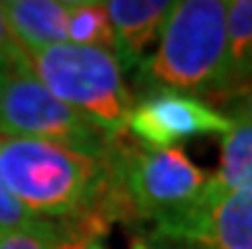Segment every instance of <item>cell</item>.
<instances>
[{
    "label": "cell",
    "mask_w": 252,
    "mask_h": 249,
    "mask_svg": "<svg viewBox=\"0 0 252 249\" xmlns=\"http://www.w3.org/2000/svg\"><path fill=\"white\" fill-rule=\"evenodd\" d=\"M0 133L69 145L99 158L117 142L56 99L31 71H13L0 79Z\"/></svg>",
    "instance_id": "obj_5"
},
{
    "label": "cell",
    "mask_w": 252,
    "mask_h": 249,
    "mask_svg": "<svg viewBox=\"0 0 252 249\" xmlns=\"http://www.w3.org/2000/svg\"><path fill=\"white\" fill-rule=\"evenodd\" d=\"M28 71L110 140H120L127 133L135 99L123 79V64L112 51L59 43L28 51Z\"/></svg>",
    "instance_id": "obj_3"
},
{
    "label": "cell",
    "mask_w": 252,
    "mask_h": 249,
    "mask_svg": "<svg viewBox=\"0 0 252 249\" xmlns=\"http://www.w3.org/2000/svg\"><path fill=\"white\" fill-rule=\"evenodd\" d=\"M38 216H33L28 209H23L21 203L10 196L8 186L0 175V229H10V226H23V224H31L36 221Z\"/></svg>",
    "instance_id": "obj_15"
},
{
    "label": "cell",
    "mask_w": 252,
    "mask_h": 249,
    "mask_svg": "<svg viewBox=\"0 0 252 249\" xmlns=\"http://www.w3.org/2000/svg\"><path fill=\"white\" fill-rule=\"evenodd\" d=\"M107 18L115 33V56L125 64H145V54L166 26L171 0H107Z\"/></svg>",
    "instance_id": "obj_8"
},
{
    "label": "cell",
    "mask_w": 252,
    "mask_h": 249,
    "mask_svg": "<svg viewBox=\"0 0 252 249\" xmlns=\"http://www.w3.org/2000/svg\"><path fill=\"white\" fill-rule=\"evenodd\" d=\"M229 127L232 117L219 107L168 86H160L135 102L127 120V133L148 150L179 148V142L191 138H221Z\"/></svg>",
    "instance_id": "obj_6"
},
{
    "label": "cell",
    "mask_w": 252,
    "mask_h": 249,
    "mask_svg": "<svg viewBox=\"0 0 252 249\" xmlns=\"http://www.w3.org/2000/svg\"><path fill=\"white\" fill-rule=\"evenodd\" d=\"M145 71L168 89L221 99L232 86L227 3L179 0L158 36Z\"/></svg>",
    "instance_id": "obj_2"
},
{
    "label": "cell",
    "mask_w": 252,
    "mask_h": 249,
    "mask_svg": "<svg viewBox=\"0 0 252 249\" xmlns=\"http://www.w3.org/2000/svg\"><path fill=\"white\" fill-rule=\"evenodd\" d=\"M209 186L217 191H240L252 186V125L245 120H234L232 127L221 135L219 168L209 175Z\"/></svg>",
    "instance_id": "obj_10"
},
{
    "label": "cell",
    "mask_w": 252,
    "mask_h": 249,
    "mask_svg": "<svg viewBox=\"0 0 252 249\" xmlns=\"http://www.w3.org/2000/svg\"><path fill=\"white\" fill-rule=\"evenodd\" d=\"M84 249H105V244H99V242H90Z\"/></svg>",
    "instance_id": "obj_19"
},
{
    "label": "cell",
    "mask_w": 252,
    "mask_h": 249,
    "mask_svg": "<svg viewBox=\"0 0 252 249\" xmlns=\"http://www.w3.org/2000/svg\"><path fill=\"white\" fill-rule=\"evenodd\" d=\"M66 43L105 49L115 54V33L105 3H99V0H69Z\"/></svg>",
    "instance_id": "obj_11"
},
{
    "label": "cell",
    "mask_w": 252,
    "mask_h": 249,
    "mask_svg": "<svg viewBox=\"0 0 252 249\" xmlns=\"http://www.w3.org/2000/svg\"><path fill=\"white\" fill-rule=\"evenodd\" d=\"M3 13L26 51L66 43L69 0H5Z\"/></svg>",
    "instance_id": "obj_9"
},
{
    "label": "cell",
    "mask_w": 252,
    "mask_h": 249,
    "mask_svg": "<svg viewBox=\"0 0 252 249\" xmlns=\"http://www.w3.org/2000/svg\"><path fill=\"white\" fill-rule=\"evenodd\" d=\"M0 249H84L69 231L46 219H36L23 226L0 229Z\"/></svg>",
    "instance_id": "obj_13"
},
{
    "label": "cell",
    "mask_w": 252,
    "mask_h": 249,
    "mask_svg": "<svg viewBox=\"0 0 252 249\" xmlns=\"http://www.w3.org/2000/svg\"><path fill=\"white\" fill-rule=\"evenodd\" d=\"M13 71H16V69L10 66V61H5V58L0 56V77H5V74H13Z\"/></svg>",
    "instance_id": "obj_17"
},
{
    "label": "cell",
    "mask_w": 252,
    "mask_h": 249,
    "mask_svg": "<svg viewBox=\"0 0 252 249\" xmlns=\"http://www.w3.org/2000/svg\"><path fill=\"white\" fill-rule=\"evenodd\" d=\"M156 234L196 249H252V186L224 194L206 181L194 206Z\"/></svg>",
    "instance_id": "obj_7"
},
{
    "label": "cell",
    "mask_w": 252,
    "mask_h": 249,
    "mask_svg": "<svg viewBox=\"0 0 252 249\" xmlns=\"http://www.w3.org/2000/svg\"><path fill=\"white\" fill-rule=\"evenodd\" d=\"M0 175L10 196L46 221L82 219L87 231H99L92 216L130 211L110 153L99 158L49 140L0 135Z\"/></svg>",
    "instance_id": "obj_1"
},
{
    "label": "cell",
    "mask_w": 252,
    "mask_h": 249,
    "mask_svg": "<svg viewBox=\"0 0 252 249\" xmlns=\"http://www.w3.org/2000/svg\"><path fill=\"white\" fill-rule=\"evenodd\" d=\"M0 79H3V77H0ZM0 135H3V133H0Z\"/></svg>",
    "instance_id": "obj_20"
},
{
    "label": "cell",
    "mask_w": 252,
    "mask_h": 249,
    "mask_svg": "<svg viewBox=\"0 0 252 249\" xmlns=\"http://www.w3.org/2000/svg\"><path fill=\"white\" fill-rule=\"evenodd\" d=\"M130 249H153L151 244H148L145 239H132V244H130Z\"/></svg>",
    "instance_id": "obj_18"
},
{
    "label": "cell",
    "mask_w": 252,
    "mask_h": 249,
    "mask_svg": "<svg viewBox=\"0 0 252 249\" xmlns=\"http://www.w3.org/2000/svg\"><path fill=\"white\" fill-rule=\"evenodd\" d=\"M227 41L232 86H237L252 77V0H229L227 3Z\"/></svg>",
    "instance_id": "obj_12"
},
{
    "label": "cell",
    "mask_w": 252,
    "mask_h": 249,
    "mask_svg": "<svg viewBox=\"0 0 252 249\" xmlns=\"http://www.w3.org/2000/svg\"><path fill=\"white\" fill-rule=\"evenodd\" d=\"M219 102L232 112L229 117H234V120H245V122L252 125V77L240 82L237 86H232Z\"/></svg>",
    "instance_id": "obj_16"
},
{
    "label": "cell",
    "mask_w": 252,
    "mask_h": 249,
    "mask_svg": "<svg viewBox=\"0 0 252 249\" xmlns=\"http://www.w3.org/2000/svg\"><path fill=\"white\" fill-rule=\"evenodd\" d=\"M112 168L132 214L163 226L199 201L209 173L181 148H125L117 140L110 150Z\"/></svg>",
    "instance_id": "obj_4"
},
{
    "label": "cell",
    "mask_w": 252,
    "mask_h": 249,
    "mask_svg": "<svg viewBox=\"0 0 252 249\" xmlns=\"http://www.w3.org/2000/svg\"><path fill=\"white\" fill-rule=\"evenodd\" d=\"M0 56L10 61V66L16 71H28V51L18 43V38L13 36L8 18L3 13V3H0Z\"/></svg>",
    "instance_id": "obj_14"
}]
</instances>
